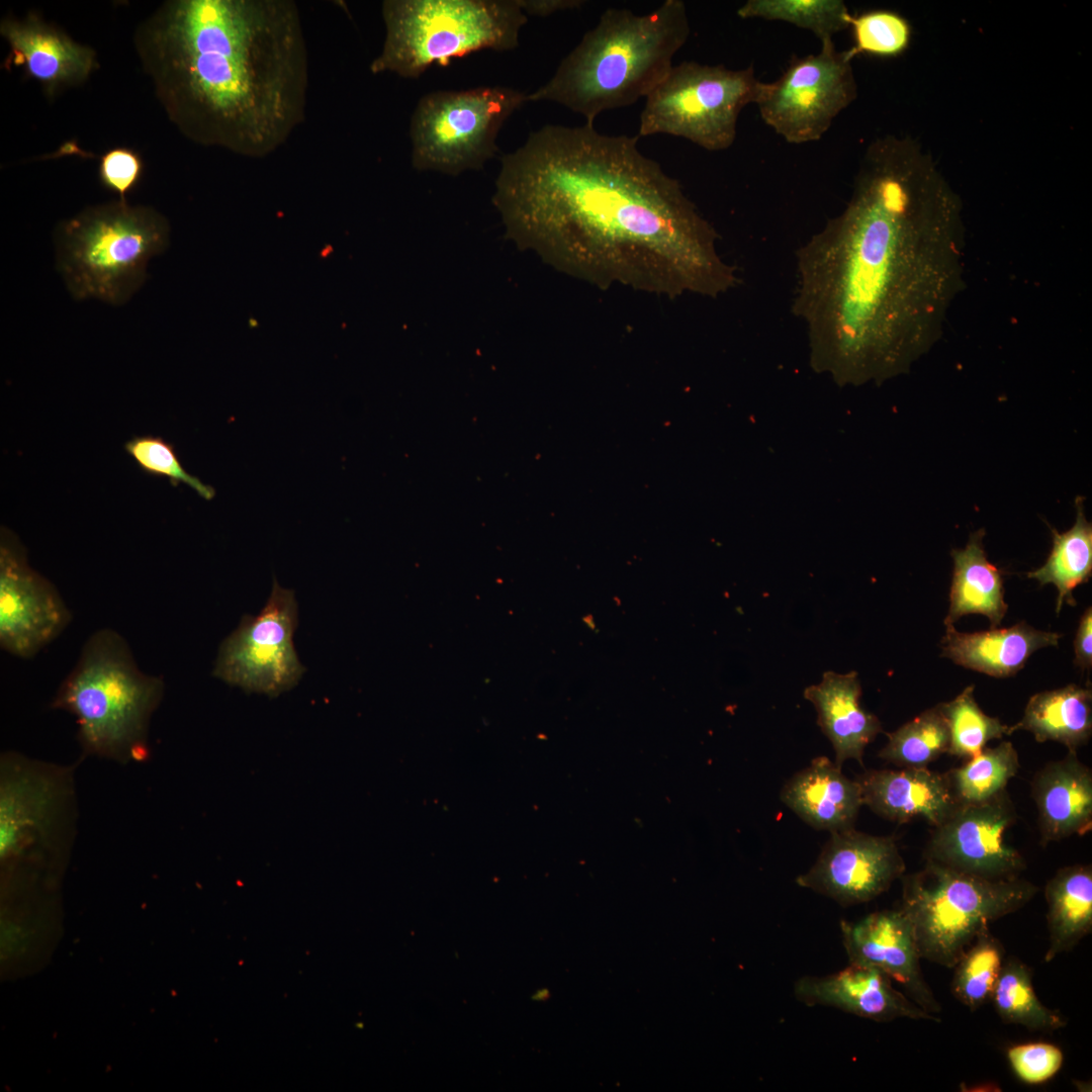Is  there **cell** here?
<instances>
[{"label": "cell", "mask_w": 1092, "mask_h": 1092, "mask_svg": "<svg viewBox=\"0 0 1092 1092\" xmlns=\"http://www.w3.org/2000/svg\"><path fill=\"white\" fill-rule=\"evenodd\" d=\"M853 46L847 50L854 58L864 53L880 57L902 54L909 46L911 27L900 14L889 10H873L857 16L850 15Z\"/></svg>", "instance_id": "e575fe53"}, {"label": "cell", "mask_w": 1092, "mask_h": 1092, "mask_svg": "<svg viewBox=\"0 0 1092 1092\" xmlns=\"http://www.w3.org/2000/svg\"><path fill=\"white\" fill-rule=\"evenodd\" d=\"M781 800L811 827L830 833L853 828L862 804L859 785L826 756L814 758L784 786Z\"/></svg>", "instance_id": "603a6c76"}, {"label": "cell", "mask_w": 1092, "mask_h": 1092, "mask_svg": "<svg viewBox=\"0 0 1092 1092\" xmlns=\"http://www.w3.org/2000/svg\"><path fill=\"white\" fill-rule=\"evenodd\" d=\"M164 692L163 677L142 671L126 640L102 628L86 640L50 706L75 717L83 757L127 764L149 758L150 724Z\"/></svg>", "instance_id": "5b68a950"}, {"label": "cell", "mask_w": 1092, "mask_h": 1092, "mask_svg": "<svg viewBox=\"0 0 1092 1092\" xmlns=\"http://www.w3.org/2000/svg\"><path fill=\"white\" fill-rule=\"evenodd\" d=\"M984 537L985 530L979 529L970 535L964 548L950 552L953 572L945 626L953 625L963 616L980 614L989 619L991 628H996L1007 612L1003 574L988 560Z\"/></svg>", "instance_id": "d4e9b609"}, {"label": "cell", "mask_w": 1092, "mask_h": 1092, "mask_svg": "<svg viewBox=\"0 0 1092 1092\" xmlns=\"http://www.w3.org/2000/svg\"><path fill=\"white\" fill-rule=\"evenodd\" d=\"M80 761V760H79ZM15 750L0 755V861L11 872L59 870L77 837L76 766Z\"/></svg>", "instance_id": "ba28073f"}, {"label": "cell", "mask_w": 1092, "mask_h": 1092, "mask_svg": "<svg viewBox=\"0 0 1092 1092\" xmlns=\"http://www.w3.org/2000/svg\"><path fill=\"white\" fill-rule=\"evenodd\" d=\"M135 47L171 121L189 140L265 158L304 121L308 54L292 0H172Z\"/></svg>", "instance_id": "3957f363"}, {"label": "cell", "mask_w": 1092, "mask_h": 1092, "mask_svg": "<svg viewBox=\"0 0 1092 1092\" xmlns=\"http://www.w3.org/2000/svg\"><path fill=\"white\" fill-rule=\"evenodd\" d=\"M905 872L893 837L854 828L830 833L816 862L796 883L841 906L869 902L886 892Z\"/></svg>", "instance_id": "2e32d148"}, {"label": "cell", "mask_w": 1092, "mask_h": 1092, "mask_svg": "<svg viewBox=\"0 0 1092 1092\" xmlns=\"http://www.w3.org/2000/svg\"><path fill=\"white\" fill-rule=\"evenodd\" d=\"M945 627L941 655L956 664L995 677L1014 675L1034 651L1057 646L1062 637V634L1037 630L1025 622L975 633L960 632L953 625Z\"/></svg>", "instance_id": "cb8c5ba5"}, {"label": "cell", "mask_w": 1092, "mask_h": 1092, "mask_svg": "<svg viewBox=\"0 0 1092 1092\" xmlns=\"http://www.w3.org/2000/svg\"><path fill=\"white\" fill-rule=\"evenodd\" d=\"M1017 730L1029 731L1037 742L1057 741L1076 753L1092 733L1091 689L1069 685L1033 695L1022 719L1008 727V735Z\"/></svg>", "instance_id": "484cf974"}, {"label": "cell", "mask_w": 1092, "mask_h": 1092, "mask_svg": "<svg viewBox=\"0 0 1092 1092\" xmlns=\"http://www.w3.org/2000/svg\"><path fill=\"white\" fill-rule=\"evenodd\" d=\"M690 31L681 0H665L644 15L607 9L528 101L561 104L594 124L600 113L646 98L673 66Z\"/></svg>", "instance_id": "277c9868"}, {"label": "cell", "mask_w": 1092, "mask_h": 1092, "mask_svg": "<svg viewBox=\"0 0 1092 1092\" xmlns=\"http://www.w3.org/2000/svg\"><path fill=\"white\" fill-rule=\"evenodd\" d=\"M144 170L142 158L127 148H115L100 159L99 179L102 185L119 195L120 200L139 184Z\"/></svg>", "instance_id": "74e56055"}, {"label": "cell", "mask_w": 1092, "mask_h": 1092, "mask_svg": "<svg viewBox=\"0 0 1092 1092\" xmlns=\"http://www.w3.org/2000/svg\"><path fill=\"white\" fill-rule=\"evenodd\" d=\"M298 607L276 579L260 613L245 615L220 643L212 674L246 692L277 696L297 685L305 667L293 644Z\"/></svg>", "instance_id": "4fadbf2b"}, {"label": "cell", "mask_w": 1092, "mask_h": 1092, "mask_svg": "<svg viewBox=\"0 0 1092 1092\" xmlns=\"http://www.w3.org/2000/svg\"><path fill=\"white\" fill-rule=\"evenodd\" d=\"M840 930L849 963L881 970L920 1008L939 1017L941 1006L923 976L913 926L900 908L874 912L855 922L841 920Z\"/></svg>", "instance_id": "e0dca14e"}, {"label": "cell", "mask_w": 1092, "mask_h": 1092, "mask_svg": "<svg viewBox=\"0 0 1092 1092\" xmlns=\"http://www.w3.org/2000/svg\"><path fill=\"white\" fill-rule=\"evenodd\" d=\"M526 102L528 94L507 86L424 95L411 117L413 167L453 176L482 169L498 151L503 124Z\"/></svg>", "instance_id": "30bf717a"}, {"label": "cell", "mask_w": 1092, "mask_h": 1092, "mask_svg": "<svg viewBox=\"0 0 1092 1092\" xmlns=\"http://www.w3.org/2000/svg\"><path fill=\"white\" fill-rule=\"evenodd\" d=\"M0 32L10 47L6 67H23L49 92L83 82L97 67L92 49L34 15L23 20L4 19Z\"/></svg>", "instance_id": "d6986e66"}, {"label": "cell", "mask_w": 1092, "mask_h": 1092, "mask_svg": "<svg viewBox=\"0 0 1092 1092\" xmlns=\"http://www.w3.org/2000/svg\"><path fill=\"white\" fill-rule=\"evenodd\" d=\"M1004 953L1000 940L986 927L953 966L951 993L971 1011L991 1000L1005 961Z\"/></svg>", "instance_id": "4dcf8cb0"}, {"label": "cell", "mask_w": 1092, "mask_h": 1092, "mask_svg": "<svg viewBox=\"0 0 1092 1092\" xmlns=\"http://www.w3.org/2000/svg\"><path fill=\"white\" fill-rule=\"evenodd\" d=\"M759 84L752 65L732 70L684 61L645 98L638 136L664 133L708 151L726 150L736 139L740 112L755 102Z\"/></svg>", "instance_id": "8fae6325"}, {"label": "cell", "mask_w": 1092, "mask_h": 1092, "mask_svg": "<svg viewBox=\"0 0 1092 1092\" xmlns=\"http://www.w3.org/2000/svg\"><path fill=\"white\" fill-rule=\"evenodd\" d=\"M1076 521L1068 531L1052 529L1053 547L1045 563L1027 573L1041 585L1052 583L1058 589L1056 612L1066 603L1075 606L1073 590L1087 582L1092 573V524L1086 519L1084 498L1075 500Z\"/></svg>", "instance_id": "83f0119b"}, {"label": "cell", "mask_w": 1092, "mask_h": 1092, "mask_svg": "<svg viewBox=\"0 0 1092 1092\" xmlns=\"http://www.w3.org/2000/svg\"><path fill=\"white\" fill-rule=\"evenodd\" d=\"M124 449L145 473L166 477L172 486L183 482L206 500L214 497V488L188 473L176 454L175 446L163 438L153 435L134 436L124 444Z\"/></svg>", "instance_id": "d590c367"}, {"label": "cell", "mask_w": 1092, "mask_h": 1092, "mask_svg": "<svg viewBox=\"0 0 1092 1092\" xmlns=\"http://www.w3.org/2000/svg\"><path fill=\"white\" fill-rule=\"evenodd\" d=\"M638 135L547 124L502 159L492 197L507 236L601 289L717 297L737 283L719 235Z\"/></svg>", "instance_id": "7a4b0ae2"}, {"label": "cell", "mask_w": 1092, "mask_h": 1092, "mask_svg": "<svg viewBox=\"0 0 1092 1092\" xmlns=\"http://www.w3.org/2000/svg\"><path fill=\"white\" fill-rule=\"evenodd\" d=\"M862 804L897 823L923 819L940 825L960 805L945 774L927 767L870 769L859 775Z\"/></svg>", "instance_id": "ffe728a7"}, {"label": "cell", "mask_w": 1092, "mask_h": 1092, "mask_svg": "<svg viewBox=\"0 0 1092 1092\" xmlns=\"http://www.w3.org/2000/svg\"><path fill=\"white\" fill-rule=\"evenodd\" d=\"M1049 946L1045 963L1073 949L1092 931V869L1065 867L1046 883Z\"/></svg>", "instance_id": "4316f807"}, {"label": "cell", "mask_w": 1092, "mask_h": 1092, "mask_svg": "<svg viewBox=\"0 0 1092 1092\" xmlns=\"http://www.w3.org/2000/svg\"><path fill=\"white\" fill-rule=\"evenodd\" d=\"M794 994L807 1006L833 1007L877 1022L898 1018L941 1021L896 990L884 972L868 965L849 963L833 974L801 977Z\"/></svg>", "instance_id": "ac0fdd59"}, {"label": "cell", "mask_w": 1092, "mask_h": 1092, "mask_svg": "<svg viewBox=\"0 0 1092 1092\" xmlns=\"http://www.w3.org/2000/svg\"><path fill=\"white\" fill-rule=\"evenodd\" d=\"M736 13L743 19L788 22L812 31L821 41L848 27L851 15L842 0H748Z\"/></svg>", "instance_id": "d6a6232c"}, {"label": "cell", "mask_w": 1092, "mask_h": 1092, "mask_svg": "<svg viewBox=\"0 0 1092 1092\" xmlns=\"http://www.w3.org/2000/svg\"><path fill=\"white\" fill-rule=\"evenodd\" d=\"M1032 798L1038 814L1041 843L1083 835L1092 827V774L1069 754L1046 763L1033 778Z\"/></svg>", "instance_id": "7402d4cb"}, {"label": "cell", "mask_w": 1092, "mask_h": 1092, "mask_svg": "<svg viewBox=\"0 0 1092 1092\" xmlns=\"http://www.w3.org/2000/svg\"><path fill=\"white\" fill-rule=\"evenodd\" d=\"M524 13L533 16H549L556 12L580 8L582 0H518Z\"/></svg>", "instance_id": "ab89813d"}, {"label": "cell", "mask_w": 1092, "mask_h": 1092, "mask_svg": "<svg viewBox=\"0 0 1092 1092\" xmlns=\"http://www.w3.org/2000/svg\"><path fill=\"white\" fill-rule=\"evenodd\" d=\"M852 59L832 39L817 54L793 56L777 80L759 84L754 103L761 119L790 144L820 140L857 97Z\"/></svg>", "instance_id": "7c38bea8"}, {"label": "cell", "mask_w": 1092, "mask_h": 1092, "mask_svg": "<svg viewBox=\"0 0 1092 1092\" xmlns=\"http://www.w3.org/2000/svg\"><path fill=\"white\" fill-rule=\"evenodd\" d=\"M962 202L908 136L867 148L845 208L796 253L792 303L810 364L838 385L908 372L962 289Z\"/></svg>", "instance_id": "6da1fadb"}, {"label": "cell", "mask_w": 1092, "mask_h": 1092, "mask_svg": "<svg viewBox=\"0 0 1092 1092\" xmlns=\"http://www.w3.org/2000/svg\"><path fill=\"white\" fill-rule=\"evenodd\" d=\"M949 733L947 753L970 759L979 754L990 740L1008 735V727L998 718L985 714L974 698V686L967 687L947 703L938 704Z\"/></svg>", "instance_id": "836d02e7"}, {"label": "cell", "mask_w": 1092, "mask_h": 1092, "mask_svg": "<svg viewBox=\"0 0 1092 1092\" xmlns=\"http://www.w3.org/2000/svg\"><path fill=\"white\" fill-rule=\"evenodd\" d=\"M1018 768L1016 749L1011 742L1003 741L996 747H985L946 776L960 804H978L1006 791Z\"/></svg>", "instance_id": "f546056e"}, {"label": "cell", "mask_w": 1092, "mask_h": 1092, "mask_svg": "<svg viewBox=\"0 0 1092 1092\" xmlns=\"http://www.w3.org/2000/svg\"><path fill=\"white\" fill-rule=\"evenodd\" d=\"M1006 1057L1014 1074L1024 1083L1040 1084L1062 1068L1064 1054L1050 1042H1027L1010 1046Z\"/></svg>", "instance_id": "8d00e7d4"}, {"label": "cell", "mask_w": 1092, "mask_h": 1092, "mask_svg": "<svg viewBox=\"0 0 1092 1092\" xmlns=\"http://www.w3.org/2000/svg\"><path fill=\"white\" fill-rule=\"evenodd\" d=\"M381 14L384 41L370 71L407 79L482 50H514L527 22L518 0H385Z\"/></svg>", "instance_id": "8992f818"}, {"label": "cell", "mask_w": 1092, "mask_h": 1092, "mask_svg": "<svg viewBox=\"0 0 1092 1092\" xmlns=\"http://www.w3.org/2000/svg\"><path fill=\"white\" fill-rule=\"evenodd\" d=\"M887 735L888 742L878 755L901 767H927L948 751V727L939 705Z\"/></svg>", "instance_id": "1f68e13d"}, {"label": "cell", "mask_w": 1092, "mask_h": 1092, "mask_svg": "<svg viewBox=\"0 0 1092 1092\" xmlns=\"http://www.w3.org/2000/svg\"><path fill=\"white\" fill-rule=\"evenodd\" d=\"M1037 890L1018 877L989 879L927 859L903 878L900 909L913 926L921 958L953 968L979 932L1023 907Z\"/></svg>", "instance_id": "9c48e42d"}, {"label": "cell", "mask_w": 1092, "mask_h": 1092, "mask_svg": "<svg viewBox=\"0 0 1092 1092\" xmlns=\"http://www.w3.org/2000/svg\"><path fill=\"white\" fill-rule=\"evenodd\" d=\"M71 620L72 614L56 586L29 565L18 537L1 527V648L30 659L53 642Z\"/></svg>", "instance_id": "5bb4252c"}, {"label": "cell", "mask_w": 1092, "mask_h": 1092, "mask_svg": "<svg viewBox=\"0 0 1092 1092\" xmlns=\"http://www.w3.org/2000/svg\"><path fill=\"white\" fill-rule=\"evenodd\" d=\"M169 224L126 200L88 207L57 231L59 270L76 299L120 305L142 286L149 260L165 250Z\"/></svg>", "instance_id": "52a82bcc"}, {"label": "cell", "mask_w": 1092, "mask_h": 1092, "mask_svg": "<svg viewBox=\"0 0 1092 1092\" xmlns=\"http://www.w3.org/2000/svg\"><path fill=\"white\" fill-rule=\"evenodd\" d=\"M861 687L856 671L841 674L825 671L818 685L804 690V698L817 712V724L830 740L834 763L841 768L848 759L860 765L864 748L883 732L880 720L860 704Z\"/></svg>", "instance_id": "44dd1931"}, {"label": "cell", "mask_w": 1092, "mask_h": 1092, "mask_svg": "<svg viewBox=\"0 0 1092 1092\" xmlns=\"http://www.w3.org/2000/svg\"><path fill=\"white\" fill-rule=\"evenodd\" d=\"M1000 1019L1030 1031L1053 1032L1067 1024L1058 1010L1036 996L1029 967L1017 958L1004 961L991 1000Z\"/></svg>", "instance_id": "f1b7e54d"}, {"label": "cell", "mask_w": 1092, "mask_h": 1092, "mask_svg": "<svg viewBox=\"0 0 1092 1092\" xmlns=\"http://www.w3.org/2000/svg\"><path fill=\"white\" fill-rule=\"evenodd\" d=\"M1015 818L1006 791L983 803L960 804L933 827L927 859L984 878H1017L1025 861L1005 839Z\"/></svg>", "instance_id": "9a60e30c"}, {"label": "cell", "mask_w": 1092, "mask_h": 1092, "mask_svg": "<svg viewBox=\"0 0 1092 1092\" xmlns=\"http://www.w3.org/2000/svg\"><path fill=\"white\" fill-rule=\"evenodd\" d=\"M1075 664L1081 670H1091L1092 667V608L1089 607L1083 613L1077 629L1075 641Z\"/></svg>", "instance_id": "f35d334b"}]
</instances>
